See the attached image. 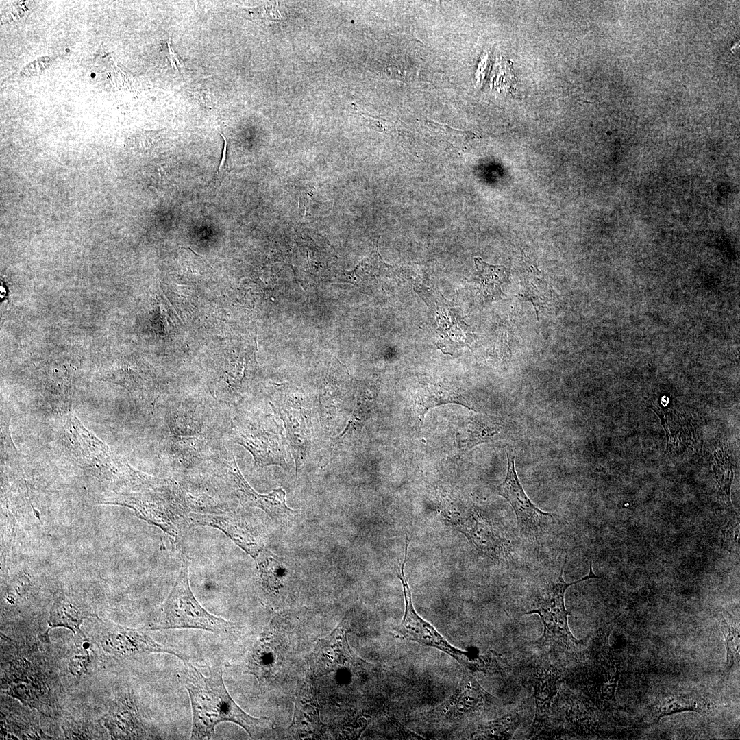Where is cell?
<instances>
[{
    "mask_svg": "<svg viewBox=\"0 0 740 740\" xmlns=\"http://www.w3.org/2000/svg\"><path fill=\"white\" fill-rule=\"evenodd\" d=\"M721 630L726 643V667L727 671H729L735 663H739V628L729 624L724 618L721 621Z\"/></svg>",
    "mask_w": 740,
    "mask_h": 740,
    "instance_id": "44dd1931",
    "label": "cell"
},
{
    "mask_svg": "<svg viewBox=\"0 0 740 740\" xmlns=\"http://www.w3.org/2000/svg\"><path fill=\"white\" fill-rule=\"evenodd\" d=\"M219 134H220L221 136L223 139L224 145H223V153H222L221 160L220 162V164H219V168H218V172H219L221 171V169L223 168V166L224 165V163L225 162L226 155H227V139H226L225 136L222 133H219Z\"/></svg>",
    "mask_w": 740,
    "mask_h": 740,
    "instance_id": "4316f807",
    "label": "cell"
},
{
    "mask_svg": "<svg viewBox=\"0 0 740 740\" xmlns=\"http://www.w3.org/2000/svg\"><path fill=\"white\" fill-rule=\"evenodd\" d=\"M236 442L252 455L254 464L288 469L286 439L283 429L270 415H254L239 421L234 428Z\"/></svg>",
    "mask_w": 740,
    "mask_h": 740,
    "instance_id": "5b68a950",
    "label": "cell"
},
{
    "mask_svg": "<svg viewBox=\"0 0 740 740\" xmlns=\"http://www.w3.org/2000/svg\"><path fill=\"white\" fill-rule=\"evenodd\" d=\"M714 473L721 491L724 493L726 501L731 506L730 491L733 479V472L731 467L727 465L726 463H721L720 465L717 464L716 467H714Z\"/></svg>",
    "mask_w": 740,
    "mask_h": 740,
    "instance_id": "7402d4cb",
    "label": "cell"
},
{
    "mask_svg": "<svg viewBox=\"0 0 740 740\" xmlns=\"http://www.w3.org/2000/svg\"><path fill=\"white\" fill-rule=\"evenodd\" d=\"M375 395L373 391H360L357 396L351 418L345 428L333 440L332 447H338L341 443L360 432L375 411Z\"/></svg>",
    "mask_w": 740,
    "mask_h": 740,
    "instance_id": "9a60e30c",
    "label": "cell"
},
{
    "mask_svg": "<svg viewBox=\"0 0 740 740\" xmlns=\"http://www.w3.org/2000/svg\"><path fill=\"white\" fill-rule=\"evenodd\" d=\"M25 658H18L10 663L3 679L7 693L31 707L45 713L53 708V697L42 668Z\"/></svg>",
    "mask_w": 740,
    "mask_h": 740,
    "instance_id": "9c48e42d",
    "label": "cell"
},
{
    "mask_svg": "<svg viewBox=\"0 0 740 740\" xmlns=\"http://www.w3.org/2000/svg\"><path fill=\"white\" fill-rule=\"evenodd\" d=\"M184 663L180 678L192 707L191 739H210L217 725L223 722L239 725L252 738L272 726L268 718L253 717L234 702L224 684L221 663L210 667L208 675L205 676L188 661Z\"/></svg>",
    "mask_w": 740,
    "mask_h": 740,
    "instance_id": "6da1fadb",
    "label": "cell"
},
{
    "mask_svg": "<svg viewBox=\"0 0 740 740\" xmlns=\"http://www.w3.org/2000/svg\"><path fill=\"white\" fill-rule=\"evenodd\" d=\"M170 43H171V38H170L169 39V40L167 41V47H168V54H167V57H168V59H169V60L170 61V62H171V64L172 66H173V68H174V69H175V70H178V69H179V68H182V63H181V62H180V59H179V57H178V56H177V53H175V52L174 51V50H173V48L171 47V44H170Z\"/></svg>",
    "mask_w": 740,
    "mask_h": 740,
    "instance_id": "d4e9b609",
    "label": "cell"
},
{
    "mask_svg": "<svg viewBox=\"0 0 740 740\" xmlns=\"http://www.w3.org/2000/svg\"><path fill=\"white\" fill-rule=\"evenodd\" d=\"M52 60V58L49 56L39 57L24 67L21 72V75L31 77L38 75L51 64Z\"/></svg>",
    "mask_w": 740,
    "mask_h": 740,
    "instance_id": "603a6c76",
    "label": "cell"
},
{
    "mask_svg": "<svg viewBox=\"0 0 740 740\" xmlns=\"http://www.w3.org/2000/svg\"><path fill=\"white\" fill-rule=\"evenodd\" d=\"M95 616L90 608L74 598L61 596L56 599L51 606L48 619L49 629L64 627L70 629L77 637H84L80 626L84 620Z\"/></svg>",
    "mask_w": 740,
    "mask_h": 740,
    "instance_id": "5bb4252c",
    "label": "cell"
},
{
    "mask_svg": "<svg viewBox=\"0 0 740 740\" xmlns=\"http://www.w3.org/2000/svg\"><path fill=\"white\" fill-rule=\"evenodd\" d=\"M255 560L263 587L269 593H278L284 576V567L279 558L264 550Z\"/></svg>",
    "mask_w": 740,
    "mask_h": 740,
    "instance_id": "2e32d148",
    "label": "cell"
},
{
    "mask_svg": "<svg viewBox=\"0 0 740 740\" xmlns=\"http://www.w3.org/2000/svg\"><path fill=\"white\" fill-rule=\"evenodd\" d=\"M360 115L367 121L368 124L372 128H373V129H375V130H376L378 131H380V132H385L387 130V124L384 123L386 122V121H384V120L380 121L378 119H374L372 117L365 116L362 114H360Z\"/></svg>",
    "mask_w": 740,
    "mask_h": 740,
    "instance_id": "484cf974",
    "label": "cell"
},
{
    "mask_svg": "<svg viewBox=\"0 0 740 740\" xmlns=\"http://www.w3.org/2000/svg\"><path fill=\"white\" fill-rule=\"evenodd\" d=\"M228 482L241 503L260 508L273 519L286 523L297 514L296 510L287 506L282 488H277L267 495L256 492L241 474L232 454L228 457Z\"/></svg>",
    "mask_w": 740,
    "mask_h": 740,
    "instance_id": "30bf717a",
    "label": "cell"
},
{
    "mask_svg": "<svg viewBox=\"0 0 740 740\" xmlns=\"http://www.w3.org/2000/svg\"><path fill=\"white\" fill-rule=\"evenodd\" d=\"M515 719L506 715L479 728L475 736L484 739H504L512 735L516 728Z\"/></svg>",
    "mask_w": 740,
    "mask_h": 740,
    "instance_id": "ffe728a7",
    "label": "cell"
},
{
    "mask_svg": "<svg viewBox=\"0 0 740 740\" xmlns=\"http://www.w3.org/2000/svg\"><path fill=\"white\" fill-rule=\"evenodd\" d=\"M567 556L563 564L552 569L541 576L540 586L536 592L534 608L524 614H537L544 626V641H556L569 647L578 644L579 641L570 632L565 604V594L567 588L573 584L591 579L597 578L593 571L592 565L588 575L576 581L567 582L564 580L563 572Z\"/></svg>",
    "mask_w": 740,
    "mask_h": 740,
    "instance_id": "3957f363",
    "label": "cell"
},
{
    "mask_svg": "<svg viewBox=\"0 0 740 740\" xmlns=\"http://www.w3.org/2000/svg\"><path fill=\"white\" fill-rule=\"evenodd\" d=\"M701 708L698 703L688 698L670 695L663 698L656 708L657 720L662 717L684 711L700 712Z\"/></svg>",
    "mask_w": 740,
    "mask_h": 740,
    "instance_id": "d6986e66",
    "label": "cell"
},
{
    "mask_svg": "<svg viewBox=\"0 0 740 740\" xmlns=\"http://www.w3.org/2000/svg\"><path fill=\"white\" fill-rule=\"evenodd\" d=\"M408 541L406 542L404 558L397 569V576L402 582L405 602V610L399 625L394 629L403 639L417 642L445 652L458 663L467 665L470 663L469 654L453 646L428 621L423 619L415 610L408 580L404 574Z\"/></svg>",
    "mask_w": 740,
    "mask_h": 740,
    "instance_id": "ba28073f",
    "label": "cell"
},
{
    "mask_svg": "<svg viewBox=\"0 0 740 740\" xmlns=\"http://www.w3.org/2000/svg\"><path fill=\"white\" fill-rule=\"evenodd\" d=\"M270 404L284 423L286 441L298 473L305 465L312 447L310 400L300 393L286 392L278 394Z\"/></svg>",
    "mask_w": 740,
    "mask_h": 740,
    "instance_id": "52a82bcc",
    "label": "cell"
},
{
    "mask_svg": "<svg viewBox=\"0 0 740 740\" xmlns=\"http://www.w3.org/2000/svg\"><path fill=\"white\" fill-rule=\"evenodd\" d=\"M189 517L192 526L205 525L221 530L254 559L264 550L262 540L248 525L230 513L191 512Z\"/></svg>",
    "mask_w": 740,
    "mask_h": 740,
    "instance_id": "7c38bea8",
    "label": "cell"
},
{
    "mask_svg": "<svg viewBox=\"0 0 740 740\" xmlns=\"http://www.w3.org/2000/svg\"><path fill=\"white\" fill-rule=\"evenodd\" d=\"M103 720L114 739H140L147 736L135 703L128 694L115 699Z\"/></svg>",
    "mask_w": 740,
    "mask_h": 740,
    "instance_id": "4fadbf2b",
    "label": "cell"
},
{
    "mask_svg": "<svg viewBox=\"0 0 740 740\" xmlns=\"http://www.w3.org/2000/svg\"><path fill=\"white\" fill-rule=\"evenodd\" d=\"M188 567V559L183 554L179 576L156 614L150 628H195L220 634L234 632L237 628L235 623L213 615L198 602L190 587Z\"/></svg>",
    "mask_w": 740,
    "mask_h": 740,
    "instance_id": "7a4b0ae2",
    "label": "cell"
},
{
    "mask_svg": "<svg viewBox=\"0 0 740 740\" xmlns=\"http://www.w3.org/2000/svg\"><path fill=\"white\" fill-rule=\"evenodd\" d=\"M99 643L108 654L133 656L143 653H168L183 662L188 658L176 650L155 641L145 632L119 625L104 626L99 632Z\"/></svg>",
    "mask_w": 740,
    "mask_h": 740,
    "instance_id": "8fae6325",
    "label": "cell"
},
{
    "mask_svg": "<svg viewBox=\"0 0 740 740\" xmlns=\"http://www.w3.org/2000/svg\"><path fill=\"white\" fill-rule=\"evenodd\" d=\"M417 410L421 421L427 411L436 406L447 403H456L470 408L467 400L458 393L436 387L428 388L418 395L415 400Z\"/></svg>",
    "mask_w": 740,
    "mask_h": 740,
    "instance_id": "ac0fdd59",
    "label": "cell"
},
{
    "mask_svg": "<svg viewBox=\"0 0 740 740\" xmlns=\"http://www.w3.org/2000/svg\"><path fill=\"white\" fill-rule=\"evenodd\" d=\"M493 699L472 674L463 670L454 693L439 705L422 713L420 719L429 726L455 728L486 710Z\"/></svg>",
    "mask_w": 740,
    "mask_h": 740,
    "instance_id": "8992f818",
    "label": "cell"
},
{
    "mask_svg": "<svg viewBox=\"0 0 740 740\" xmlns=\"http://www.w3.org/2000/svg\"><path fill=\"white\" fill-rule=\"evenodd\" d=\"M89 661V656H73L69 663V669L71 672L73 674H80L84 671L88 661Z\"/></svg>",
    "mask_w": 740,
    "mask_h": 740,
    "instance_id": "cb8c5ba5",
    "label": "cell"
},
{
    "mask_svg": "<svg viewBox=\"0 0 740 740\" xmlns=\"http://www.w3.org/2000/svg\"><path fill=\"white\" fill-rule=\"evenodd\" d=\"M480 285L485 297L500 299L503 294L501 286L507 279L506 268L502 265H491L480 258H474Z\"/></svg>",
    "mask_w": 740,
    "mask_h": 740,
    "instance_id": "e0dca14e",
    "label": "cell"
},
{
    "mask_svg": "<svg viewBox=\"0 0 740 740\" xmlns=\"http://www.w3.org/2000/svg\"><path fill=\"white\" fill-rule=\"evenodd\" d=\"M515 459L507 452L506 474L496 491L511 506L520 537L530 543L542 542L555 530L558 516L541 510L528 497L517 476Z\"/></svg>",
    "mask_w": 740,
    "mask_h": 740,
    "instance_id": "277c9868",
    "label": "cell"
}]
</instances>
